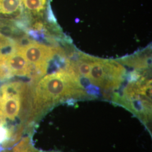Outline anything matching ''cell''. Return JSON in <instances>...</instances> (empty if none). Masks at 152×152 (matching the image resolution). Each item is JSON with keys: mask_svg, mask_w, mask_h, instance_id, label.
<instances>
[{"mask_svg": "<svg viewBox=\"0 0 152 152\" xmlns=\"http://www.w3.org/2000/svg\"><path fill=\"white\" fill-rule=\"evenodd\" d=\"M31 86L20 82H12L0 87V109L6 120L19 121L31 130Z\"/></svg>", "mask_w": 152, "mask_h": 152, "instance_id": "obj_2", "label": "cell"}, {"mask_svg": "<svg viewBox=\"0 0 152 152\" xmlns=\"http://www.w3.org/2000/svg\"><path fill=\"white\" fill-rule=\"evenodd\" d=\"M21 1L29 11L39 12L44 10L46 0H21Z\"/></svg>", "mask_w": 152, "mask_h": 152, "instance_id": "obj_8", "label": "cell"}, {"mask_svg": "<svg viewBox=\"0 0 152 152\" xmlns=\"http://www.w3.org/2000/svg\"><path fill=\"white\" fill-rule=\"evenodd\" d=\"M0 60L5 64L12 76L31 77L33 66L29 63L19 51L18 45H16L9 53H1L0 54Z\"/></svg>", "mask_w": 152, "mask_h": 152, "instance_id": "obj_4", "label": "cell"}, {"mask_svg": "<svg viewBox=\"0 0 152 152\" xmlns=\"http://www.w3.org/2000/svg\"><path fill=\"white\" fill-rule=\"evenodd\" d=\"M18 49L28 62L42 75L46 72L48 62L55 53L54 49L36 42L28 43L22 46L18 45Z\"/></svg>", "mask_w": 152, "mask_h": 152, "instance_id": "obj_3", "label": "cell"}, {"mask_svg": "<svg viewBox=\"0 0 152 152\" xmlns=\"http://www.w3.org/2000/svg\"><path fill=\"white\" fill-rule=\"evenodd\" d=\"M21 0H0V15L11 16L18 15L22 9Z\"/></svg>", "mask_w": 152, "mask_h": 152, "instance_id": "obj_5", "label": "cell"}, {"mask_svg": "<svg viewBox=\"0 0 152 152\" xmlns=\"http://www.w3.org/2000/svg\"><path fill=\"white\" fill-rule=\"evenodd\" d=\"M12 152H45L39 151L33 146L29 137H25L19 142L16 144L12 149ZM49 152H60L58 151H51Z\"/></svg>", "mask_w": 152, "mask_h": 152, "instance_id": "obj_7", "label": "cell"}, {"mask_svg": "<svg viewBox=\"0 0 152 152\" xmlns=\"http://www.w3.org/2000/svg\"><path fill=\"white\" fill-rule=\"evenodd\" d=\"M74 72L60 71L45 76L31 86L32 126L56 104L70 98H88Z\"/></svg>", "mask_w": 152, "mask_h": 152, "instance_id": "obj_1", "label": "cell"}, {"mask_svg": "<svg viewBox=\"0 0 152 152\" xmlns=\"http://www.w3.org/2000/svg\"><path fill=\"white\" fill-rule=\"evenodd\" d=\"M92 61L93 60L91 58L86 56H82L81 59L79 60L76 63V65H75L78 74L88 78L91 71Z\"/></svg>", "mask_w": 152, "mask_h": 152, "instance_id": "obj_6", "label": "cell"}]
</instances>
